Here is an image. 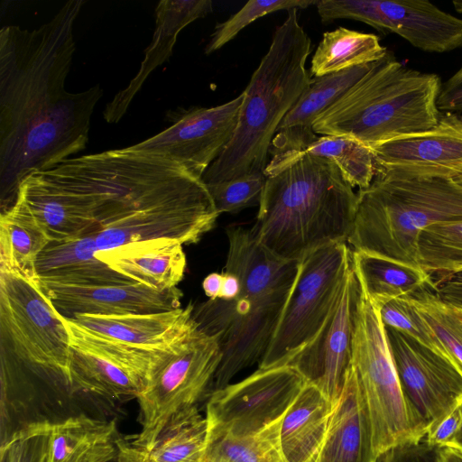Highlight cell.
I'll return each instance as SVG.
<instances>
[{
    "label": "cell",
    "mask_w": 462,
    "mask_h": 462,
    "mask_svg": "<svg viewBox=\"0 0 462 462\" xmlns=\"http://www.w3.org/2000/svg\"><path fill=\"white\" fill-rule=\"evenodd\" d=\"M213 12L210 0H162L155 8V30L144 59L129 84L106 104L103 116L118 123L151 73L171 55L179 33L189 23Z\"/></svg>",
    "instance_id": "obj_22"
},
{
    "label": "cell",
    "mask_w": 462,
    "mask_h": 462,
    "mask_svg": "<svg viewBox=\"0 0 462 462\" xmlns=\"http://www.w3.org/2000/svg\"><path fill=\"white\" fill-rule=\"evenodd\" d=\"M24 429L37 439V462H110L119 454L114 420L79 415Z\"/></svg>",
    "instance_id": "obj_19"
},
{
    "label": "cell",
    "mask_w": 462,
    "mask_h": 462,
    "mask_svg": "<svg viewBox=\"0 0 462 462\" xmlns=\"http://www.w3.org/2000/svg\"><path fill=\"white\" fill-rule=\"evenodd\" d=\"M346 243L324 245L305 255L272 340L258 364H290L319 335L333 312L351 271Z\"/></svg>",
    "instance_id": "obj_8"
},
{
    "label": "cell",
    "mask_w": 462,
    "mask_h": 462,
    "mask_svg": "<svg viewBox=\"0 0 462 462\" xmlns=\"http://www.w3.org/2000/svg\"><path fill=\"white\" fill-rule=\"evenodd\" d=\"M361 287L352 267L337 305L315 339L290 364L334 403L351 365Z\"/></svg>",
    "instance_id": "obj_17"
},
{
    "label": "cell",
    "mask_w": 462,
    "mask_h": 462,
    "mask_svg": "<svg viewBox=\"0 0 462 462\" xmlns=\"http://www.w3.org/2000/svg\"><path fill=\"white\" fill-rule=\"evenodd\" d=\"M66 320L70 335L69 386L109 401L137 399L158 363L178 341L163 349L138 348Z\"/></svg>",
    "instance_id": "obj_11"
},
{
    "label": "cell",
    "mask_w": 462,
    "mask_h": 462,
    "mask_svg": "<svg viewBox=\"0 0 462 462\" xmlns=\"http://www.w3.org/2000/svg\"><path fill=\"white\" fill-rule=\"evenodd\" d=\"M442 81L410 69L388 51L314 121L316 134L343 136L370 147L434 127Z\"/></svg>",
    "instance_id": "obj_5"
},
{
    "label": "cell",
    "mask_w": 462,
    "mask_h": 462,
    "mask_svg": "<svg viewBox=\"0 0 462 462\" xmlns=\"http://www.w3.org/2000/svg\"><path fill=\"white\" fill-rule=\"evenodd\" d=\"M319 0H250L229 19L216 25L205 49L210 54L232 41L245 27L255 20L280 10L306 9Z\"/></svg>",
    "instance_id": "obj_37"
},
{
    "label": "cell",
    "mask_w": 462,
    "mask_h": 462,
    "mask_svg": "<svg viewBox=\"0 0 462 462\" xmlns=\"http://www.w3.org/2000/svg\"><path fill=\"white\" fill-rule=\"evenodd\" d=\"M436 295L443 301L462 308V272L434 281Z\"/></svg>",
    "instance_id": "obj_44"
},
{
    "label": "cell",
    "mask_w": 462,
    "mask_h": 462,
    "mask_svg": "<svg viewBox=\"0 0 462 462\" xmlns=\"http://www.w3.org/2000/svg\"><path fill=\"white\" fill-rule=\"evenodd\" d=\"M385 332L404 395L429 428L462 400V373L412 337L389 327Z\"/></svg>",
    "instance_id": "obj_15"
},
{
    "label": "cell",
    "mask_w": 462,
    "mask_h": 462,
    "mask_svg": "<svg viewBox=\"0 0 462 462\" xmlns=\"http://www.w3.org/2000/svg\"><path fill=\"white\" fill-rule=\"evenodd\" d=\"M462 434V400L428 428L424 440L434 448H452Z\"/></svg>",
    "instance_id": "obj_40"
},
{
    "label": "cell",
    "mask_w": 462,
    "mask_h": 462,
    "mask_svg": "<svg viewBox=\"0 0 462 462\" xmlns=\"http://www.w3.org/2000/svg\"><path fill=\"white\" fill-rule=\"evenodd\" d=\"M250 229L269 252L300 261L324 245L347 243L358 196L331 160L310 154L270 159Z\"/></svg>",
    "instance_id": "obj_2"
},
{
    "label": "cell",
    "mask_w": 462,
    "mask_h": 462,
    "mask_svg": "<svg viewBox=\"0 0 462 462\" xmlns=\"http://www.w3.org/2000/svg\"><path fill=\"white\" fill-rule=\"evenodd\" d=\"M228 251L224 272L241 284L231 300H208L193 317L199 328L218 337L222 360L211 391L231 383L243 370L260 363L272 340L296 281L300 261L277 257L254 238L250 229H226Z\"/></svg>",
    "instance_id": "obj_3"
},
{
    "label": "cell",
    "mask_w": 462,
    "mask_h": 462,
    "mask_svg": "<svg viewBox=\"0 0 462 462\" xmlns=\"http://www.w3.org/2000/svg\"><path fill=\"white\" fill-rule=\"evenodd\" d=\"M85 4L69 0L37 29L0 30V195L4 209L28 175L81 152L103 96L96 85L65 88L76 49L73 28Z\"/></svg>",
    "instance_id": "obj_1"
},
{
    "label": "cell",
    "mask_w": 462,
    "mask_h": 462,
    "mask_svg": "<svg viewBox=\"0 0 462 462\" xmlns=\"http://www.w3.org/2000/svg\"><path fill=\"white\" fill-rule=\"evenodd\" d=\"M375 173L454 179L462 172V116L441 114L432 128L370 147Z\"/></svg>",
    "instance_id": "obj_16"
},
{
    "label": "cell",
    "mask_w": 462,
    "mask_h": 462,
    "mask_svg": "<svg viewBox=\"0 0 462 462\" xmlns=\"http://www.w3.org/2000/svg\"><path fill=\"white\" fill-rule=\"evenodd\" d=\"M310 50L311 40L300 23L298 9L287 11L243 91L233 137L201 177L206 185L264 173L280 124L310 83L306 68Z\"/></svg>",
    "instance_id": "obj_4"
},
{
    "label": "cell",
    "mask_w": 462,
    "mask_h": 462,
    "mask_svg": "<svg viewBox=\"0 0 462 462\" xmlns=\"http://www.w3.org/2000/svg\"><path fill=\"white\" fill-rule=\"evenodd\" d=\"M450 449L457 452L460 455H462V434H461L459 439L457 440V444L452 448H450Z\"/></svg>",
    "instance_id": "obj_49"
},
{
    "label": "cell",
    "mask_w": 462,
    "mask_h": 462,
    "mask_svg": "<svg viewBox=\"0 0 462 462\" xmlns=\"http://www.w3.org/2000/svg\"><path fill=\"white\" fill-rule=\"evenodd\" d=\"M99 227L75 238L51 241L35 262L38 280L73 287L135 283L97 256L96 233Z\"/></svg>",
    "instance_id": "obj_24"
},
{
    "label": "cell",
    "mask_w": 462,
    "mask_h": 462,
    "mask_svg": "<svg viewBox=\"0 0 462 462\" xmlns=\"http://www.w3.org/2000/svg\"><path fill=\"white\" fill-rule=\"evenodd\" d=\"M332 410L333 402L308 382L281 426V446L286 462L311 460L326 435Z\"/></svg>",
    "instance_id": "obj_28"
},
{
    "label": "cell",
    "mask_w": 462,
    "mask_h": 462,
    "mask_svg": "<svg viewBox=\"0 0 462 462\" xmlns=\"http://www.w3.org/2000/svg\"><path fill=\"white\" fill-rule=\"evenodd\" d=\"M265 181V173H252L206 186L219 215L234 214L259 206Z\"/></svg>",
    "instance_id": "obj_39"
},
{
    "label": "cell",
    "mask_w": 462,
    "mask_h": 462,
    "mask_svg": "<svg viewBox=\"0 0 462 462\" xmlns=\"http://www.w3.org/2000/svg\"><path fill=\"white\" fill-rule=\"evenodd\" d=\"M438 107L442 113L462 114V66L442 82Z\"/></svg>",
    "instance_id": "obj_43"
},
{
    "label": "cell",
    "mask_w": 462,
    "mask_h": 462,
    "mask_svg": "<svg viewBox=\"0 0 462 462\" xmlns=\"http://www.w3.org/2000/svg\"><path fill=\"white\" fill-rule=\"evenodd\" d=\"M51 242L22 199L0 215V267L36 277L35 262Z\"/></svg>",
    "instance_id": "obj_30"
},
{
    "label": "cell",
    "mask_w": 462,
    "mask_h": 462,
    "mask_svg": "<svg viewBox=\"0 0 462 462\" xmlns=\"http://www.w3.org/2000/svg\"><path fill=\"white\" fill-rule=\"evenodd\" d=\"M347 243L365 252L420 266L417 242L429 226L462 220V188L453 179L411 178L377 172L357 192Z\"/></svg>",
    "instance_id": "obj_6"
},
{
    "label": "cell",
    "mask_w": 462,
    "mask_h": 462,
    "mask_svg": "<svg viewBox=\"0 0 462 462\" xmlns=\"http://www.w3.org/2000/svg\"><path fill=\"white\" fill-rule=\"evenodd\" d=\"M223 282V274L212 273L207 275L202 282V288L209 300H216L219 297Z\"/></svg>",
    "instance_id": "obj_46"
},
{
    "label": "cell",
    "mask_w": 462,
    "mask_h": 462,
    "mask_svg": "<svg viewBox=\"0 0 462 462\" xmlns=\"http://www.w3.org/2000/svg\"><path fill=\"white\" fill-rule=\"evenodd\" d=\"M295 154H310L333 161L349 184L359 189L368 188L375 176L371 149L351 138L323 135L318 137L307 149Z\"/></svg>",
    "instance_id": "obj_35"
},
{
    "label": "cell",
    "mask_w": 462,
    "mask_h": 462,
    "mask_svg": "<svg viewBox=\"0 0 462 462\" xmlns=\"http://www.w3.org/2000/svg\"><path fill=\"white\" fill-rule=\"evenodd\" d=\"M446 354L462 373V308L440 300L434 289L411 297Z\"/></svg>",
    "instance_id": "obj_36"
},
{
    "label": "cell",
    "mask_w": 462,
    "mask_h": 462,
    "mask_svg": "<svg viewBox=\"0 0 462 462\" xmlns=\"http://www.w3.org/2000/svg\"><path fill=\"white\" fill-rule=\"evenodd\" d=\"M208 434L207 418L197 406L185 409L169 420L152 448L143 452L146 462H202Z\"/></svg>",
    "instance_id": "obj_32"
},
{
    "label": "cell",
    "mask_w": 462,
    "mask_h": 462,
    "mask_svg": "<svg viewBox=\"0 0 462 462\" xmlns=\"http://www.w3.org/2000/svg\"><path fill=\"white\" fill-rule=\"evenodd\" d=\"M40 282L65 318L80 314L126 315L169 311L181 307L183 295L178 287L157 291L138 282L96 287Z\"/></svg>",
    "instance_id": "obj_18"
},
{
    "label": "cell",
    "mask_w": 462,
    "mask_h": 462,
    "mask_svg": "<svg viewBox=\"0 0 462 462\" xmlns=\"http://www.w3.org/2000/svg\"><path fill=\"white\" fill-rule=\"evenodd\" d=\"M219 216L204 183L199 188L132 215L100 226L96 233L98 251L123 245L167 238L195 244L210 231Z\"/></svg>",
    "instance_id": "obj_14"
},
{
    "label": "cell",
    "mask_w": 462,
    "mask_h": 462,
    "mask_svg": "<svg viewBox=\"0 0 462 462\" xmlns=\"http://www.w3.org/2000/svg\"><path fill=\"white\" fill-rule=\"evenodd\" d=\"M245 94L222 105L173 113L172 124L132 150L162 156L201 178L230 142Z\"/></svg>",
    "instance_id": "obj_13"
},
{
    "label": "cell",
    "mask_w": 462,
    "mask_h": 462,
    "mask_svg": "<svg viewBox=\"0 0 462 462\" xmlns=\"http://www.w3.org/2000/svg\"><path fill=\"white\" fill-rule=\"evenodd\" d=\"M310 462H374L369 418L352 365L333 403L326 435Z\"/></svg>",
    "instance_id": "obj_25"
},
{
    "label": "cell",
    "mask_w": 462,
    "mask_h": 462,
    "mask_svg": "<svg viewBox=\"0 0 462 462\" xmlns=\"http://www.w3.org/2000/svg\"><path fill=\"white\" fill-rule=\"evenodd\" d=\"M283 418L244 435L208 428L202 462H286L280 439Z\"/></svg>",
    "instance_id": "obj_33"
},
{
    "label": "cell",
    "mask_w": 462,
    "mask_h": 462,
    "mask_svg": "<svg viewBox=\"0 0 462 462\" xmlns=\"http://www.w3.org/2000/svg\"><path fill=\"white\" fill-rule=\"evenodd\" d=\"M222 274L223 282L221 291L217 299L226 300H234L240 292V281L236 275L232 273L223 272Z\"/></svg>",
    "instance_id": "obj_45"
},
{
    "label": "cell",
    "mask_w": 462,
    "mask_h": 462,
    "mask_svg": "<svg viewBox=\"0 0 462 462\" xmlns=\"http://www.w3.org/2000/svg\"><path fill=\"white\" fill-rule=\"evenodd\" d=\"M436 462H462V455L448 448H436Z\"/></svg>",
    "instance_id": "obj_48"
},
{
    "label": "cell",
    "mask_w": 462,
    "mask_h": 462,
    "mask_svg": "<svg viewBox=\"0 0 462 462\" xmlns=\"http://www.w3.org/2000/svg\"><path fill=\"white\" fill-rule=\"evenodd\" d=\"M182 245L167 238L145 240L98 251L97 256L135 282L166 291L177 287L184 276L187 261Z\"/></svg>",
    "instance_id": "obj_27"
},
{
    "label": "cell",
    "mask_w": 462,
    "mask_h": 462,
    "mask_svg": "<svg viewBox=\"0 0 462 462\" xmlns=\"http://www.w3.org/2000/svg\"><path fill=\"white\" fill-rule=\"evenodd\" d=\"M119 460L120 462H146L144 453L137 448L123 446L119 443Z\"/></svg>",
    "instance_id": "obj_47"
},
{
    "label": "cell",
    "mask_w": 462,
    "mask_h": 462,
    "mask_svg": "<svg viewBox=\"0 0 462 462\" xmlns=\"http://www.w3.org/2000/svg\"><path fill=\"white\" fill-rule=\"evenodd\" d=\"M452 4L454 5L455 10L462 14V0H454Z\"/></svg>",
    "instance_id": "obj_50"
},
{
    "label": "cell",
    "mask_w": 462,
    "mask_h": 462,
    "mask_svg": "<svg viewBox=\"0 0 462 462\" xmlns=\"http://www.w3.org/2000/svg\"><path fill=\"white\" fill-rule=\"evenodd\" d=\"M375 62L311 79L280 124L270 146L271 159L300 152L315 142L318 137L313 124L317 117L359 81Z\"/></svg>",
    "instance_id": "obj_20"
},
{
    "label": "cell",
    "mask_w": 462,
    "mask_h": 462,
    "mask_svg": "<svg viewBox=\"0 0 462 462\" xmlns=\"http://www.w3.org/2000/svg\"><path fill=\"white\" fill-rule=\"evenodd\" d=\"M0 454H5L8 462H37V439L23 428L2 444Z\"/></svg>",
    "instance_id": "obj_41"
},
{
    "label": "cell",
    "mask_w": 462,
    "mask_h": 462,
    "mask_svg": "<svg viewBox=\"0 0 462 462\" xmlns=\"http://www.w3.org/2000/svg\"><path fill=\"white\" fill-rule=\"evenodd\" d=\"M419 263L439 278L462 272V220L435 223L419 235Z\"/></svg>",
    "instance_id": "obj_34"
},
{
    "label": "cell",
    "mask_w": 462,
    "mask_h": 462,
    "mask_svg": "<svg viewBox=\"0 0 462 462\" xmlns=\"http://www.w3.org/2000/svg\"><path fill=\"white\" fill-rule=\"evenodd\" d=\"M351 365L369 418L374 461L395 447L421 441L428 427L404 395L379 307L362 287Z\"/></svg>",
    "instance_id": "obj_7"
},
{
    "label": "cell",
    "mask_w": 462,
    "mask_h": 462,
    "mask_svg": "<svg viewBox=\"0 0 462 462\" xmlns=\"http://www.w3.org/2000/svg\"><path fill=\"white\" fill-rule=\"evenodd\" d=\"M194 308L145 314L90 315L68 318L83 328L130 346L163 349L184 337L196 326Z\"/></svg>",
    "instance_id": "obj_23"
},
{
    "label": "cell",
    "mask_w": 462,
    "mask_h": 462,
    "mask_svg": "<svg viewBox=\"0 0 462 462\" xmlns=\"http://www.w3.org/2000/svg\"><path fill=\"white\" fill-rule=\"evenodd\" d=\"M436 448L430 447L424 439L417 443L395 447L384 453L377 462H436Z\"/></svg>",
    "instance_id": "obj_42"
},
{
    "label": "cell",
    "mask_w": 462,
    "mask_h": 462,
    "mask_svg": "<svg viewBox=\"0 0 462 462\" xmlns=\"http://www.w3.org/2000/svg\"><path fill=\"white\" fill-rule=\"evenodd\" d=\"M378 307L384 327L403 332L448 357L411 297L392 299Z\"/></svg>",
    "instance_id": "obj_38"
},
{
    "label": "cell",
    "mask_w": 462,
    "mask_h": 462,
    "mask_svg": "<svg viewBox=\"0 0 462 462\" xmlns=\"http://www.w3.org/2000/svg\"><path fill=\"white\" fill-rule=\"evenodd\" d=\"M222 360L219 339L199 324L178 340L156 365L146 389L137 398L140 433L132 446L144 453L176 413L195 406L204 396Z\"/></svg>",
    "instance_id": "obj_10"
},
{
    "label": "cell",
    "mask_w": 462,
    "mask_h": 462,
    "mask_svg": "<svg viewBox=\"0 0 462 462\" xmlns=\"http://www.w3.org/2000/svg\"><path fill=\"white\" fill-rule=\"evenodd\" d=\"M383 33H396L417 49L443 53L462 48V19L427 0H378Z\"/></svg>",
    "instance_id": "obj_26"
},
{
    "label": "cell",
    "mask_w": 462,
    "mask_h": 462,
    "mask_svg": "<svg viewBox=\"0 0 462 462\" xmlns=\"http://www.w3.org/2000/svg\"><path fill=\"white\" fill-rule=\"evenodd\" d=\"M352 265L361 287L378 306L425 289L436 291L434 279L420 266L353 250Z\"/></svg>",
    "instance_id": "obj_29"
},
{
    "label": "cell",
    "mask_w": 462,
    "mask_h": 462,
    "mask_svg": "<svg viewBox=\"0 0 462 462\" xmlns=\"http://www.w3.org/2000/svg\"><path fill=\"white\" fill-rule=\"evenodd\" d=\"M308 382L291 364L258 367L243 380L208 393V428L235 435L258 431L283 418Z\"/></svg>",
    "instance_id": "obj_12"
},
{
    "label": "cell",
    "mask_w": 462,
    "mask_h": 462,
    "mask_svg": "<svg viewBox=\"0 0 462 462\" xmlns=\"http://www.w3.org/2000/svg\"><path fill=\"white\" fill-rule=\"evenodd\" d=\"M388 52L374 33L345 27L326 32L311 59L310 75L321 77L375 62Z\"/></svg>",
    "instance_id": "obj_31"
},
{
    "label": "cell",
    "mask_w": 462,
    "mask_h": 462,
    "mask_svg": "<svg viewBox=\"0 0 462 462\" xmlns=\"http://www.w3.org/2000/svg\"><path fill=\"white\" fill-rule=\"evenodd\" d=\"M453 180L462 188V172L458 174L456 178L453 179Z\"/></svg>",
    "instance_id": "obj_51"
},
{
    "label": "cell",
    "mask_w": 462,
    "mask_h": 462,
    "mask_svg": "<svg viewBox=\"0 0 462 462\" xmlns=\"http://www.w3.org/2000/svg\"><path fill=\"white\" fill-rule=\"evenodd\" d=\"M16 197L26 204L51 241L75 238L101 226L87 196L61 187L42 171L24 178Z\"/></svg>",
    "instance_id": "obj_21"
},
{
    "label": "cell",
    "mask_w": 462,
    "mask_h": 462,
    "mask_svg": "<svg viewBox=\"0 0 462 462\" xmlns=\"http://www.w3.org/2000/svg\"><path fill=\"white\" fill-rule=\"evenodd\" d=\"M0 327L18 359L69 386L67 320L38 278L0 267Z\"/></svg>",
    "instance_id": "obj_9"
}]
</instances>
